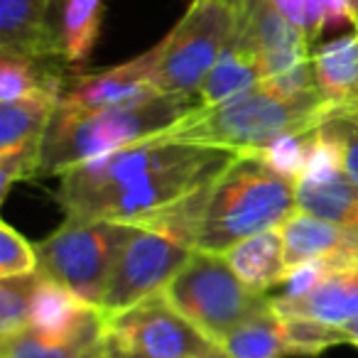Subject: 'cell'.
I'll list each match as a JSON object with an SVG mask.
<instances>
[{
  "instance_id": "obj_1",
  "label": "cell",
  "mask_w": 358,
  "mask_h": 358,
  "mask_svg": "<svg viewBox=\"0 0 358 358\" xmlns=\"http://www.w3.org/2000/svg\"><path fill=\"white\" fill-rule=\"evenodd\" d=\"M241 152L157 138L76 164L59 174L57 201L66 216L145 226L209 194Z\"/></svg>"
},
{
  "instance_id": "obj_2",
  "label": "cell",
  "mask_w": 358,
  "mask_h": 358,
  "mask_svg": "<svg viewBox=\"0 0 358 358\" xmlns=\"http://www.w3.org/2000/svg\"><path fill=\"white\" fill-rule=\"evenodd\" d=\"M331 115V108L319 91L278 96L258 86L224 103L196 106L192 113L164 130L162 138L226 148L241 155L263 152L285 135L322 128Z\"/></svg>"
},
{
  "instance_id": "obj_3",
  "label": "cell",
  "mask_w": 358,
  "mask_h": 358,
  "mask_svg": "<svg viewBox=\"0 0 358 358\" xmlns=\"http://www.w3.org/2000/svg\"><path fill=\"white\" fill-rule=\"evenodd\" d=\"M297 211V182L275 172L260 152H243L211 185L196 248L224 255L243 238L282 229Z\"/></svg>"
},
{
  "instance_id": "obj_4",
  "label": "cell",
  "mask_w": 358,
  "mask_h": 358,
  "mask_svg": "<svg viewBox=\"0 0 358 358\" xmlns=\"http://www.w3.org/2000/svg\"><path fill=\"white\" fill-rule=\"evenodd\" d=\"M196 106L199 101L194 99L157 94L143 103L96 113H64L55 108L42 145L40 177H59L76 164L157 138Z\"/></svg>"
},
{
  "instance_id": "obj_5",
  "label": "cell",
  "mask_w": 358,
  "mask_h": 358,
  "mask_svg": "<svg viewBox=\"0 0 358 358\" xmlns=\"http://www.w3.org/2000/svg\"><path fill=\"white\" fill-rule=\"evenodd\" d=\"M206 196L162 221L135 226L120 248L101 302V312L106 317H115L167 287L169 280L196 250V231Z\"/></svg>"
},
{
  "instance_id": "obj_6",
  "label": "cell",
  "mask_w": 358,
  "mask_h": 358,
  "mask_svg": "<svg viewBox=\"0 0 358 358\" xmlns=\"http://www.w3.org/2000/svg\"><path fill=\"white\" fill-rule=\"evenodd\" d=\"M162 294L216 346H221L245 319L273 302L270 294L250 289L224 255L199 248L169 280Z\"/></svg>"
},
{
  "instance_id": "obj_7",
  "label": "cell",
  "mask_w": 358,
  "mask_h": 358,
  "mask_svg": "<svg viewBox=\"0 0 358 358\" xmlns=\"http://www.w3.org/2000/svg\"><path fill=\"white\" fill-rule=\"evenodd\" d=\"M133 231L135 226L118 221L66 216L55 234L35 245L40 273L101 309L118 253Z\"/></svg>"
},
{
  "instance_id": "obj_8",
  "label": "cell",
  "mask_w": 358,
  "mask_h": 358,
  "mask_svg": "<svg viewBox=\"0 0 358 358\" xmlns=\"http://www.w3.org/2000/svg\"><path fill=\"white\" fill-rule=\"evenodd\" d=\"M236 22L229 0H192L169 35L155 45V86L159 94L196 101L206 74L234 37Z\"/></svg>"
},
{
  "instance_id": "obj_9",
  "label": "cell",
  "mask_w": 358,
  "mask_h": 358,
  "mask_svg": "<svg viewBox=\"0 0 358 358\" xmlns=\"http://www.w3.org/2000/svg\"><path fill=\"white\" fill-rule=\"evenodd\" d=\"M106 336L110 351L143 358H209L219 348L162 292L115 317H106Z\"/></svg>"
},
{
  "instance_id": "obj_10",
  "label": "cell",
  "mask_w": 358,
  "mask_h": 358,
  "mask_svg": "<svg viewBox=\"0 0 358 358\" xmlns=\"http://www.w3.org/2000/svg\"><path fill=\"white\" fill-rule=\"evenodd\" d=\"M236 30L248 35L258 55L263 89L278 96H302L317 91L312 42L270 0H253L248 17L238 22Z\"/></svg>"
},
{
  "instance_id": "obj_11",
  "label": "cell",
  "mask_w": 358,
  "mask_h": 358,
  "mask_svg": "<svg viewBox=\"0 0 358 358\" xmlns=\"http://www.w3.org/2000/svg\"><path fill=\"white\" fill-rule=\"evenodd\" d=\"M57 96H32L0 103V201L13 185L40 177L42 145L57 108Z\"/></svg>"
},
{
  "instance_id": "obj_12",
  "label": "cell",
  "mask_w": 358,
  "mask_h": 358,
  "mask_svg": "<svg viewBox=\"0 0 358 358\" xmlns=\"http://www.w3.org/2000/svg\"><path fill=\"white\" fill-rule=\"evenodd\" d=\"M155 59H157V50L152 47L118 66L76 76L59 96L57 110L96 113V110L123 108V106H135L152 99L159 94L155 86Z\"/></svg>"
},
{
  "instance_id": "obj_13",
  "label": "cell",
  "mask_w": 358,
  "mask_h": 358,
  "mask_svg": "<svg viewBox=\"0 0 358 358\" xmlns=\"http://www.w3.org/2000/svg\"><path fill=\"white\" fill-rule=\"evenodd\" d=\"M289 270L319 263L327 270H358V236L307 211H297L280 229Z\"/></svg>"
},
{
  "instance_id": "obj_14",
  "label": "cell",
  "mask_w": 358,
  "mask_h": 358,
  "mask_svg": "<svg viewBox=\"0 0 358 358\" xmlns=\"http://www.w3.org/2000/svg\"><path fill=\"white\" fill-rule=\"evenodd\" d=\"M106 322V314L74 294L69 287L40 273L32 297L30 329L45 338L66 341Z\"/></svg>"
},
{
  "instance_id": "obj_15",
  "label": "cell",
  "mask_w": 358,
  "mask_h": 358,
  "mask_svg": "<svg viewBox=\"0 0 358 358\" xmlns=\"http://www.w3.org/2000/svg\"><path fill=\"white\" fill-rule=\"evenodd\" d=\"M282 317H309L331 327L358 319V270H327L312 289L294 297H273Z\"/></svg>"
},
{
  "instance_id": "obj_16",
  "label": "cell",
  "mask_w": 358,
  "mask_h": 358,
  "mask_svg": "<svg viewBox=\"0 0 358 358\" xmlns=\"http://www.w3.org/2000/svg\"><path fill=\"white\" fill-rule=\"evenodd\" d=\"M57 0H0V50L62 57L52 10Z\"/></svg>"
},
{
  "instance_id": "obj_17",
  "label": "cell",
  "mask_w": 358,
  "mask_h": 358,
  "mask_svg": "<svg viewBox=\"0 0 358 358\" xmlns=\"http://www.w3.org/2000/svg\"><path fill=\"white\" fill-rule=\"evenodd\" d=\"M314 84L334 115L358 113V30L314 52Z\"/></svg>"
},
{
  "instance_id": "obj_18",
  "label": "cell",
  "mask_w": 358,
  "mask_h": 358,
  "mask_svg": "<svg viewBox=\"0 0 358 358\" xmlns=\"http://www.w3.org/2000/svg\"><path fill=\"white\" fill-rule=\"evenodd\" d=\"M258 86H263L258 55L250 45L248 35L243 30H234L231 42L206 74L204 84L196 94V101H199V106H216L241 94H248Z\"/></svg>"
},
{
  "instance_id": "obj_19",
  "label": "cell",
  "mask_w": 358,
  "mask_h": 358,
  "mask_svg": "<svg viewBox=\"0 0 358 358\" xmlns=\"http://www.w3.org/2000/svg\"><path fill=\"white\" fill-rule=\"evenodd\" d=\"M62 64H66L64 57H35L0 50V103H15L32 96L59 99L69 86Z\"/></svg>"
},
{
  "instance_id": "obj_20",
  "label": "cell",
  "mask_w": 358,
  "mask_h": 358,
  "mask_svg": "<svg viewBox=\"0 0 358 358\" xmlns=\"http://www.w3.org/2000/svg\"><path fill=\"white\" fill-rule=\"evenodd\" d=\"M234 273L255 292L268 294L273 287L285 285L289 278L287 255L280 229L263 231L258 236L243 238L224 253Z\"/></svg>"
},
{
  "instance_id": "obj_21",
  "label": "cell",
  "mask_w": 358,
  "mask_h": 358,
  "mask_svg": "<svg viewBox=\"0 0 358 358\" xmlns=\"http://www.w3.org/2000/svg\"><path fill=\"white\" fill-rule=\"evenodd\" d=\"M103 10L106 0H57V47L69 66L86 64L91 59L103 25Z\"/></svg>"
},
{
  "instance_id": "obj_22",
  "label": "cell",
  "mask_w": 358,
  "mask_h": 358,
  "mask_svg": "<svg viewBox=\"0 0 358 358\" xmlns=\"http://www.w3.org/2000/svg\"><path fill=\"white\" fill-rule=\"evenodd\" d=\"M299 211L314 214L358 236V182L336 172L322 182H297Z\"/></svg>"
},
{
  "instance_id": "obj_23",
  "label": "cell",
  "mask_w": 358,
  "mask_h": 358,
  "mask_svg": "<svg viewBox=\"0 0 358 358\" xmlns=\"http://www.w3.org/2000/svg\"><path fill=\"white\" fill-rule=\"evenodd\" d=\"M106 353H108L106 322L66 341L45 338L32 329L0 341V358H101Z\"/></svg>"
},
{
  "instance_id": "obj_24",
  "label": "cell",
  "mask_w": 358,
  "mask_h": 358,
  "mask_svg": "<svg viewBox=\"0 0 358 358\" xmlns=\"http://www.w3.org/2000/svg\"><path fill=\"white\" fill-rule=\"evenodd\" d=\"M219 348L229 358H287L289 348L282 334V317L275 304L270 302L236 327Z\"/></svg>"
},
{
  "instance_id": "obj_25",
  "label": "cell",
  "mask_w": 358,
  "mask_h": 358,
  "mask_svg": "<svg viewBox=\"0 0 358 358\" xmlns=\"http://www.w3.org/2000/svg\"><path fill=\"white\" fill-rule=\"evenodd\" d=\"M292 25L307 35V40L317 42L327 27L353 25L356 30V8L353 0H270Z\"/></svg>"
},
{
  "instance_id": "obj_26",
  "label": "cell",
  "mask_w": 358,
  "mask_h": 358,
  "mask_svg": "<svg viewBox=\"0 0 358 358\" xmlns=\"http://www.w3.org/2000/svg\"><path fill=\"white\" fill-rule=\"evenodd\" d=\"M37 280L40 273L0 280V341L30 329Z\"/></svg>"
},
{
  "instance_id": "obj_27",
  "label": "cell",
  "mask_w": 358,
  "mask_h": 358,
  "mask_svg": "<svg viewBox=\"0 0 358 358\" xmlns=\"http://www.w3.org/2000/svg\"><path fill=\"white\" fill-rule=\"evenodd\" d=\"M282 334L289 356H319L327 348L343 343L341 329L309 317H282Z\"/></svg>"
},
{
  "instance_id": "obj_28",
  "label": "cell",
  "mask_w": 358,
  "mask_h": 358,
  "mask_svg": "<svg viewBox=\"0 0 358 358\" xmlns=\"http://www.w3.org/2000/svg\"><path fill=\"white\" fill-rule=\"evenodd\" d=\"M319 130V128H317ZM317 130H307V133H292L280 138L268 150H263V159L280 172L282 177L299 182L307 172L309 157H312V148L317 143Z\"/></svg>"
},
{
  "instance_id": "obj_29",
  "label": "cell",
  "mask_w": 358,
  "mask_h": 358,
  "mask_svg": "<svg viewBox=\"0 0 358 358\" xmlns=\"http://www.w3.org/2000/svg\"><path fill=\"white\" fill-rule=\"evenodd\" d=\"M40 273L35 245L8 221H0V280Z\"/></svg>"
},
{
  "instance_id": "obj_30",
  "label": "cell",
  "mask_w": 358,
  "mask_h": 358,
  "mask_svg": "<svg viewBox=\"0 0 358 358\" xmlns=\"http://www.w3.org/2000/svg\"><path fill=\"white\" fill-rule=\"evenodd\" d=\"M319 130L338 148L343 172L358 182V113L331 115Z\"/></svg>"
},
{
  "instance_id": "obj_31",
  "label": "cell",
  "mask_w": 358,
  "mask_h": 358,
  "mask_svg": "<svg viewBox=\"0 0 358 358\" xmlns=\"http://www.w3.org/2000/svg\"><path fill=\"white\" fill-rule=\"evenodd\" d=\"M231 6H234V10H236V20L238 22H243L245 17H248V13H250V8H253V0H229ZM236 22V25H238Z\"/></svg>"
},
{
  "instance_id": "obj_32",
  "label": "cell",
  "mask_w": 358,
  "mask_h": 358,
  "mask_svg": "<svg viewBox=\"0 0 358 358\" xmlns=\"http://www.w3.org/2000/svg\"><path fill=\"white\" fill-rule=\"evenodd\" d=\"M343 334V343H351V346L358 348V319L356 322H348L346 327H341Z\"/></svg>"
},
{
  "instance_id": "obj_33",
  "label": "cell",
  "mask_w": 358,
  "mask_h": 358,
  "mask_svg": "<svg viewBox=\"0 0 358 358\" xmlns=\"http://www.w3.org/2000/svg\"><path fill=\"white\" fill-rule=\"evenodd\" d=\"M110 353H113V358H143V356H133V353H118V351H110Z\"/></svg>"
},
{
  "instance_id": "obj_34",
  "label": "cell",
  "mask_w": 358,
  "mask_h": 358,
  "mask_svg": "<svg viewBox=\"0 0 358 358\" xmlns=\"http://www.w3.org/2000/svg\"><path fill=\"white\" fill-rule=\"evenodd\" d=\"M209 358H229V356H226V353L224 351H221V348H216V351L214 353H211V356Z\"/></svg>"
},
{
  "instance_id": "obj_35",
  "label": "cell",
  "mask_w": 358,
  "mask_h": 358,
  "mask_svg": "<svg viewBox=\"0 0 358 358\" xmlns=\"http://www.w3.org/2000/svg\"><path fill=\"white\" fill-rule=\"evenodd\" d=\"M353 8H356V17H358V0H353ZM356 30H358V22H356Z\"/></svg>"
},
{
  "instance_id": "obj_36",
  "label": "cell",
  "mask_w": 358,
  "mask_h": 358,
  "mask_svg": "<svg viewBox=\"0 0 358 358\" xmlns=\"http://www.w3.org/2000/svg\"><path fill=\"white\" fill-rule=\"evenodd\" d=\"M101 358H113V353L108 351V353H106V356H101Z\"/></svg>"
}]
</instances>
